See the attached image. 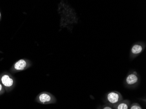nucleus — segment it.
<instances>
[{
  "instance_id": "1",
  "label": "nucleus",
  "mask_w": 146,
  "mask_h": 109,
  "mask_svg": "<svg viewBox=\"0 0 146 109\" xmlns=\"http://www.w3.org/2000/svg\"><path fill=\"white\" fill-rule=\"evenodd\" d=\"M37 103L41 104H54L57 102L55 96L48 92H42L39 93L35 98Z\"/></svg>"
},
{
  "instance_id": "2",
  "label": "nucleus",
  "mask_w": 146,
  "mask_h": 109,
  "mask_svg": "<svg viewBox=\"0 0 146 109\" xmlns=\"http://www.w3.org/2000/svg\"><path fill=\"white\" fill-rule=\"evenodd\" d=\"M139 75L136 71H132L129 73L124 80V85L129 88L136 87L140 83Z\"/></svg>"
},
{
  "instance_id": "3",
  "label": "nucleus",
  "mask_w": 146,
  "mask_h": 109,
  "mask_svg": "<svg viewBox=\"0 0 146 109\" xmlns=\"http://www.w3.org/2000/svg\"><path fill=\"white\" fill-rule=\"evenodd\" d=\"M32 65V62L27 59H21L15 62L12 66V72L14 73L21 72L30 68Z\"/></svg>"
},
{
  "instance_id": "4",
  "label": "nucleus",
  "mask_w": 146,
  "mask_h": 109,
  "mask_svg": "<svg viewBox=\"0 0 146 109\" xmlns=\"http://www.w3.org/2000/svg\"><path fill=\"white\" fill-rule=\"evenodd\" d=\"M0 82L7 91H11L15 85V80L10 75L4 73L0 76Z\"/></svg>"
},
{
  "instance_id": "5",
  "label": "nucleus",
  "mask_w": 146,
  "mask_h": 109,
  "mask_svg": "<svg viewBox=\"0 0 146 109\" xmlns=\"http://www.w3.org/2000/svg\"><path fill=\"white\" fill-rule=\"evenodd\" d=\"M123 100V98L122 94L116 91L110 92L106 96V100L107 104L112 106L116 104Z\"/></svg>"
},
{
  "instance_id": "6",
  "label": "nucleus",
  "mask_w": 146,
  "mask_h": 109,
  "mask_svg": "<svg viewBox=\"0 0 146 109\" xmlns=\"http://www.w3.org/2000/svg\"><path fill=\"white\" fill-rule=\"evenodd\" d=\"M145 46L143 43H137L132 46L131 49V57L135 58L140 55L144 50Z\"/></svg>"
},
{
  "instance_id": "7",
  "label": "nucleus",
  "mask_w": 146,
  "mask_h": 109,
  "mask_svg": "<svg viewBox=\"0 0 146 109\" xmlns=\"http://www.w3.org/2000/svg\"><path fill=\"white\" fill-rule=\"evenodd\" d=\"M131 102L128 100H123L119 103L113 106L114 109H129Z\"/></svg>"
},
{
  "instance_id": "8",
  "label": "nucleus",
  "mask_w": 146,
  "mask_h": 109,
  "mask_svg": "<svg viewBox=\"0 0 146 109\" xmlns=\"http://www.w3.org/2000/svg\"><path fill=\"white\" fill-rule=\"evenodd\" d=\"M129 109H143V108L139 104L134 103L130 105Z\"/></svg>"
},
{
  "instance_id": "9",
  "label": "nucleus",
  "mask_w": 146,
  "mask_h": 109,
  "mask_svg": "<svg viewBox=\"0 0 146 109\" xmlns=\"http://www.w3.org/2000/svg\"><path fill=\"white\" fill-rule=\"evenodd\" d=\"M99 108L100 109H114L113 107V106L108 104L104 105L99 107Z\"/></svg>"
},
{
  "instance_id": "10",
  "label": "nucleus",
  "mask_w": 146,
  "mask_h": 109,
  "mask_svg": "<svg viewBox=\"0 0 146 109\" xmlns=\"http://www.w3.org/2000/svg\"><path fill=\"white\" fill-rule=\"evenodd\" d=\"M4 92H5V90H4V87L1 83L0 82V94H3Z\"/></svg>"
},
{
  "instance_id": "11",
  "label": "nucleus",
  "mask_w": 146,
  "mask_h": 109,
  "mask_svg": "<svg viewBox=\"0 0 146 109\" xmlns=\"http://www.w3.org/2000/svg\"><path fill=\"white\" fill-rule=\"evenodd\" d=\"M1 17V12H0V18Z\"/></svg>"
},
{
  "instance_id": "12",
  "label": "nucleus",
  "mask_w": 146,
  "mask_h": 109,
  "mask_svg": "<svg viewBox=\"0 0 146 109\" xmlns=\"http://www.w3.org/2000/svg\"><path fill=\"white\" fill-rule=\"evenodd\" d=\"M99 109V107H98V109Z\"/></svg>"
}]
</instances>
